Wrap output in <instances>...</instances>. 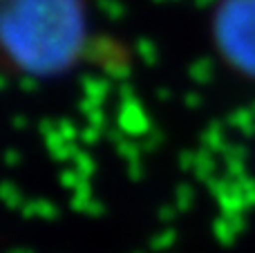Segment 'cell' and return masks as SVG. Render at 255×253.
I'll use <instances>...</instances> for the list:
<instances>
[{"label": "cell", "mask_w": 255, "mask_h": 253, "mask_svg": "<svg viewBox=\"0 0 255 253\" xmlns=\"http://www.w3.org/2000/svg\"><path fill=\"white\" fill-rule=\"evenodd\" d=\"M208 34L217 61L231 74L255 83V0H217Z\"/></svg>", "instance_id": "obj_2"}, {"label": "cell", "mask_w": 255, "mask_h": 253, "mask_svg": "<svg viewBox=\"0 0 255 253\" xmlns=\"http://www.w3.org/2000/svg\"><path fill=\"white\" fill-rule=\"evenodd\" d=\"M126 63V45L103 29L94 0H0L2 83L56 85Z\"/></svg>", "instance_id": "obj_1"}]
</instances>
